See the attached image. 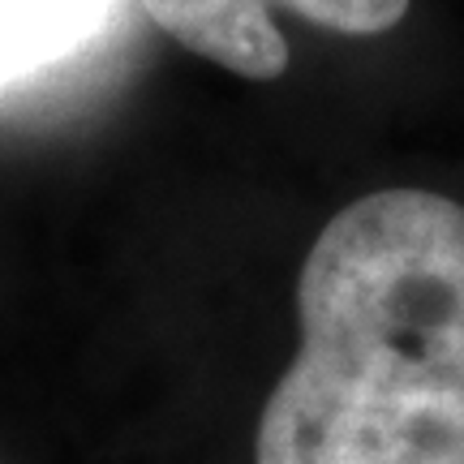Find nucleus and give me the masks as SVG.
<instances>
[{
    "instance_id": "7ed1b4c3",
    "label": "nucleus",
    "mask_w": 464,
    "mask_h": 464,
    "mask_svg": "<svg viewBox=\"0 0 464 464\" xmlns=\"http://www.w3.org/2000/svg\"><path fill=\"white\" fill-rule=\"evenodd\" d=\"M116 0H0V91L86 52Z\"/></svg>"
},
{
    "instance_id": "f257e3e1",
    "label": "nucleus",
    "mask_w": 464,
    "mask_h": 464,
    "mask_svg": "<svg viewBox=\"0 0 464 464\" xmlns=\"http://www.w3.org/2000/svg\"><path fill=\"white\" fill-rule=\"evenodd\" d=\"M301 344L254 464H464V207L374 189L327 219L297 276Z\"/></svg>"
},
{
    "instance_id": "f03ea898",
    "label": "nucleus",
    "mask_w": 464,
    "mask_h": 464,
    "mask_svg": "<svg viewBox=\"0 0 464 464\" xmlns=\"http://www.w3.org/2000/svg\"><path fill=\"white\" fill-rule=\"evenodd\" d=\"M413 0H142L147 17L194 56L249 82L288 69L276 14H293L335 34H382L400 26Z\"/></svg>"
}]
</instances>
